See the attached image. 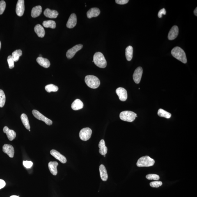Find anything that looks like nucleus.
Returning a JSON list of instances; mask_svg holds the SVG:
<instances>
[{"instance_id": "f257e3e1", "label": "nucleus", "mask_w": 197, "mask_h": 197, "mask_svg": "<svg viewBox=\"0 0 197 197\" xmlns=\"http://www.w3.org/2000/svg\"><path fill=\"white\" fill-rule=\"evenodd\" d=\"M171 54L174 57L182 63L186 64L187 63L186 53L180 47H176L173 48L172 50Z\"/></svg>"}, {"instance_id": "f03ea898", "label": "nucleus", "mask_w": 197, "mask_h": 197, "mask_svg": "<svg viewBox=\"0 0 197 197\" xmlns=\"http://www.w3.org/2000/svg\"><path fill=\"white\" fill-rule=\"evenodd\" d=\"M93 61L95 64L100 68H106L107 65V61L103 54L100 52L96 53L94 55Z\"/></svg>"}, {"instance_id": "7ed1b4c3", "label": "nucleus", "mask_w": 197, "mask_h": 197, "mask_svg": "<svg viewBox=\"0 0 197 197\" xmlns=\"http://www.w3.org/2000/svg\"><path fill=\"white\" fill-rule=\"evenodd\" d=\"M85 81L90 88L96 89L100 86V83L98 78L94 75H87L85 77Z\"/></svg>"}, {"instance_id": "20e7f679", "label": "nucleus", "mask_w": 197, "mask_h": 197, "mask_svg": "<svg viewBox=\"0 0 197 197\" xmlns=\"http://www.w3.org/2000/svg\"><path fill=\"white\" fill-rule=\"evenodd\" d=\"M155 163L154 159L148 156H143L138 159L136 166L140 167H149L153 166Z\"/></svg>"}, {"instance_id": "39448f33", "label": "nucleus", "mask_w": 197, "mask_h": 197, "mask_svg": "<svg viewBox=\"0 0 197 197\" xmlns=\"http://www.w3.org/2000/svg\"><path fill=\"white\" fill-rule=\"evenodd\" d=\"M120 119L123 121L131 122L134 121L137 115L133 112L125 111L120 113Z\"/></svg>"}, {"instance_id": "423d86ee", "label": "nucleus", "mask_w": 197, "mask_h": 197, "mask_svg": "<svg viewBox=\"0 0 197 197\" xmlns=\"http://www.w3.org/2000/svg\"><path fill=\"white\" fill-rule=\"evenodd\" d=\"M92 133V131L90 128H84L81 129L80 132V138L83 141H87L91 137Z\"/></svg>"}, {"instance_id": "0eeeda50", "label": "nucleus", "mask_w": 197, "mask_h": 197, "mask_svg": "<svg viewBox=\"0 0 197 197\" xmlns=\"http://www.w3.org/2000/svg\"><path fill=\"white\" fill-rule=\"evenodd\" d=\"M32 113L34 116L37 119L39 120H42L48 125H51L53 123V122L49 119L47 118L42 113H41L40 112L37 110H34L32 111Z\"/></svg>"}, {"instance_id": "6e6552de", "label": "nucleus", "mask_w": 197, "mask_h": 197, "mask_svg": "<svg viewBox=\"0 0 197 197\" xmlns=\"http://www.w3.org/2000/svg\"><path fill=\"white\" fill-rule=\"evenodd\" d=\"M83 45L82 44H78L74 46L71 48L69 49L66 53V56L68 59H71L74 57L76 52L82 48Z\"/></svg>"}, {"instance_id": "1a4fd4ad", "label": "nucleus", "mask_w": 197, "mask_h": 197, "mask_svg": "<svg viewBox=\"0 0 197 197\" xmlns=\"http://www.w3.org/2000/svg\"><path fill=\"white\" fill-rule=\"evenodd\" d=\"M24 0H18L16 7V12L17 15L21 17L24 15L25 11Z\"/></svg>"}, {"instance_id": "9d476101", "label": "nucleus", "mask_w": 197, "mask_h": 197, "mask_svg": "<svg viewBox=\"0 0 197 197\" xmlns=\"http://www.w3.org/2000/svg\"><path fill=\"white\" fill-rule=\"evenodd\" d=\"M143 74V69L141 67H138L134 71L133 79L136 84H139L141 81L142 74Z\"/></svg>"}, {"instance_id": "9b49d317", "label": "nucleus", "mask_w": 197, "mask_h": 197, "mask_svg": "<svg viewBox=\"0 0 197 197\" xmlns=\"http://www.w3.org/2000/svg\"><path fill=\"white\" fill-rule=\"evenodd\" d=\"M116 93L120 100L124 102L127 100V92L125 88L122 87L118 88L117 89Z\"/></svg>"}, {"instance_id": "f8f14e48", "label": "nucleus", "mask_w": 197, "mask_h": 197, "mask_svg": "<svg viewBox=\"0 0 197 197\" xmlns=\"http://www.w3.org/2000/svg\"><path fill=\"white\" fill-rule=\"evenodd\" d=\"M50 153L51 155L54 156L55 158L57 159L63 164H65L67 162V159L65 156L62 155L57 151L54 149L51 150Z\"/></svg>"}, {"instance_id": "ddd939ff", "label": "nucleus", "mask_w": 197, "mask_h": 197, "mask_svg": "<svg viewBox=\"0 0 197 197\" xmlns=\"http://www.w3.org/2000/svg\"><path fill=\"white\" fill-rule=\"evenodd\" d=\"M77 17L75 14L73 13L71 15L67 24V27L72 29L75 27L77 24Z\"/></svg>"}, {"instance_id": "4468645a", "label": "nucleus", "mask_w": 197, "mask_h": 197, "mask_svg": "<svg viewBox=\"0 0 197 197\" xmlns=\"http://www.w3.org/2000/svg\"><path fill=\"white\" fill-rule=\"evenodd\" d=\"M3 151L10 158H13L15 154V150L11 145L5 144L3 146Z\"/></svg>"}, {"instance_id": "2eb2a0df", "label": "nucleus", "mask_w": 197, "mask_h": 197, "mask_svg": "<svg viewBox=\"0 0 197 197\" xmlns=\"http://www.w3.org/2000/svg\"><path fill=\"white\" fill-rule=\"evenodd\" d=\"M179 34V28L177 26H174L169 33L168 38L170 40H175Z\"/></svg>"}, {"instance_id": "dca6fc26", "label": "nucleus", "mask_w": 197, "mask_h": 197, "mask_svg": "<svg viewBox=\"0 0 197 197\" xmlns=\"http://www.w3.org/2000/svg\"><path fill=\"white\" fill-rule=\"evenodd\" d=\"M3 132L7 135V137L8 139L10 141L15 139L16 136V133L15 131L12 130H10L7 126H5L3 128Z\"/></svg>"}, {"instance_id": "f3484780", "label": "nucleus", "mask_w": 197, "mask_h": 197, "mask_svg": "<svg viewBox=\"0 0 197 197\" xmlns=\"http://www.w3.org/2000/svg\"><path fill=\"white\" fill-rule=\"evenodd\" d=\"M44 15L50 18H56L58 15V12L55 10H51L48 8L44 11Z\"/></svg>"}, {"instance_id": "a211bd4d", "label": "nucleus", "mask_w": 197, "mask_h": 197, "mask_svg": "<svg viewBox=\"0 0 197 197\" xmlns=\"http://www.w3.org/2000/svg\"><path fill=\"white\" fill-rule=\"evenodd\" d=\"M100 10L98 8H90L87 13V17L88 18L98 16L100 15Z\"/></svg>"}, {"instance_id": "6ab92c4d", "label": "nucleus", "mask_w": 197, "mask_h": 197, "mask_svg": "<svg viewBox=\"0 0 197 197\" xmlns=\"http://www.w3.org/2000/svg\"><path fill=\"white\" fill-rule=\"evenodd\" d=\"M37 61L39 65L45 68H48L51 65L50 62L47 58L42 57H38L37 58Z\"/></svg>"}, {"instance_id": "aec40b11", "label": "nucleus", "mask_w": 197, "mask_h": 197, "mask_svg": "<svg viewBox=\"0 0 197 197\" xmlns=\"http://www.w3.org/2000/svg\"><path fill=\"white\" fill-rule=\"evenodd\" d=\"M58 163L56 161L50 162L48 164V167L50 171L53 175L56 176L57 174V166Z\"/></svg>"}, {"instance_id": "412c9836", "label": "nucleus", "mask_w": 197, "mask_h": 197, "mask_svg": "<svg viewBox=\"0 0 197 197\" xmlns=\"http://www.w3.org/2000/svg\"><path fill=\"white\" fill-rule=\"evenodd\" d=\"M99 172L101 179L104 182L107 181L108 177L107 171L103 165H101L99 166Z\"/></svg>"}, {"instance_id": "4be33fe9", "label": "nucleus", "mask_w": 197, "mask_h": 197, "mask_svg": "<svg viewBox=\"0 0 197 197\" xmlns=\"http://www.w3.org/2000/svg\"><path fill=\"white\" fill-rule=\"evenodd\" d=\"M34 29L35 33L39 37L43 38L45 36V30L41 25L40 24L36 25L35 26Z\"/></svg>"}, {"instance_id": "5701e85b", "label": "nucleus", "mask_w": 197, "mask_h": 197, "mask_svg": "<svg viewBox=\"0 0 197 197\" xmlns=\"http://www.w3.org/2000/svg\"><path fill=\"white\" fill-rule=\"evenodd\" d=\"M83 106L84 104L82 101L79 99H76L72 103L71 108L74 110H78L82 109Z\"/></svg>"}, {"instance_id": "b1692460", "label": "nucleus", "mask_w": 197, "mask_h": 197, "mask_svg": "<svg viewBox=\"0 0 197 197\" xmlns=\"http://www.w3.org/2000/svg\"><path fill=\"white\" fill-rule=\"evenodd\" d=\"M99 147L100 148L99 150V152L101 155L104 156L106 155L107 152V148L106 146L105 142L104 140H100L99 144Z\"/></svg>"}, {"instance_id": "393cba45", "label": "nucleus", "mask_w": 197, "mask_h": 197, "mask_svg": "<svg viewBox=\"0 0 197 197\" xmlns=\"http://www.w3.org/2000/svg\"><path fill=\"white\" fill-rule=\"evenodd\" d=\"M42 8L41 6H37L33 8L31 12V15L33 18H36L40 16L42 13Z\"/></svg>"}, {"instance_id": "a878e982", "label": "nucleus", "mask_w": 197, "mask_h": 197, "mask_svg": "<svg viewBox=\"0 0 197 197\" xmlns=\"http://www.w3.org/2000/svg\"><path fill=\"white\" fill-rule=\"evenodd\" d=\"M133 49L132 47L129 46L127 47L125 50V55L127 61H130L132 60L133 56Z\"/></svg>"}, {"instance_id": "bb28decb", "label": "nucleus", "mask_w": 197, "mask_h": 197, "mask_svg": "<svg viewBox=\"0 0 197 197\" xmlns=\"http://www.w3.org/2000/svg\"><path fill=\"white\" fill-rule=\"evenodd\" d=\"M21 118L25 127L28 130H29L31 127H30L29 120L27 115L25 113H22L21 115Z\"/></svg>"}, {"instance_id": "cd10ccee", "label": "nucleus", "mask_w": 197, "mask_h": 197, "mask_svg": "<svg viewBox=\"0 0 197 197\" xmlns=\"http://www.w3.org/2000/svg\"><path fill=\"white\" fill-rule=\"evenodd\" d=\"M43 26L46 28H51L55 29L56 27V24L55 21L52 20H48L44 21Z\"/></svg>"}, {"instance_id": "c85d7f7f", "label": "nucleus", "mask_w": 197, "mask_h": 197, "mask_svg": "<svg viewBox=\"0 0 197 197\" xmlns=\"http://www.w3.org/2000/svg\"><path fill=\"white\" fill-rule=\"evenodd\" d=\"M22 51L20 49L17 50L12 52V57L14 61L17 62L18 61L19 57L22 56Z\"/></svg>"}, {"instance_id": "c756f323", "label": "nucleus", "mask_w": 197, "mask_h": 197, "mask_svg": "<svg viewBox=\"0 0 197 197\" xmlns=\"http://www.w3.org/2000/svg\"><path fill=\"white\" fill-rule=\"evenodd\" d=\"M157 113L159 117H164L167 119L170 118L171 117V113L162 109H159Z\"/></svg>"}, {"instance_id": "7c9ffc66", "label": "nucleus", "mask_w": 197, "mask_h": 197, "mask_svg": "<svg viewBox=\"0 0 197 197\" xmlns=\"http://www.w3.org/2000/svg\"><path fill=\"white\" fill-rule=\"evenodd\" d=\"M45 89L48 93H50L51 92H56L57 91L58 88L57 86L54 84H50L47 85L45 87Z\"/></svg>"}, {"instance_id": "2f4dec72", "label": "nucleus", "mask_w": 197, "mask_h": 197, "mask_svg": "<svg viewBox=\"0 0 197 197\" xmlns=\"http://www.w3.org/2000/svg\"><path fill=\"white\" fill-rule=\"evenodd\" d=\"M6 102V96L4 91L0 90V107L2 108L4 106Z\"/></svg>"}, {"instance_id": "473e14b6", "label": "nucleus", "mask_w": 197, "mask_h": 197, "mask_svg": "<svg viewBox=\"0 0 197 197\" xmlns=\"http://www.w3.org/2000/svg\"><path fill=\"white\" fill-rule=\"evenodd\" d=\"M146 178L149 180H158L159 179L158 175L156 174H149L146 176Z\"/></svg>"}, {"instance_id": "72a5a7b5", "label": "nucleus", "mask_w": 197, "mask_h": 197, "mask_svg": "<svg viewBox=\"0 0 197 197\" xmlns=\"http://www.w3.org/2000/svg\"><path fill=\"white\" fill-rule=\"evenodd\" d=\"M7 61H8L9 68L10 69H12L14 68L15 65H14V61L13 59H12L11 56H9L7 59Z\"/></svg>"}, {"instance_id": "f704fd0d", "label": "nucleus", "mask_w": 197, "mask_h": 197, "mask_svg": "<svg viewBox=\"0 0 197 197\" xmlns=\"http://www.w3.org/2000/svg\"><path fill=\"white\" fill-rule=\"evenodd\" d=\"M163 183L161 181H154L150 183V186L153 188H158L162 185Z\"/></svg>"}, {"instance_id": "c9c22d12", "label": "nucleus", "mask_w": 197, "mask_h": 197, "mask_svg": "<svg viewBox=\"0 0 197 197\" xmlns=\"http://www.w3.org/2000/svg\"><path fill=\"white\" fill-rule=\"evenodd\" d=\"M6 7V3L4 1H0V15H2L5 11Z\"/></svg>"}, {"instance_id": "e433bc0d", "label": "nucleus", "mask_w": 197, "mask_h": 197, "mask_svg": "<svg viewBox=\"0 0 197 197\" xmlns=\"http://www.w3.org/2000/svg\"><path fill=\"white\" fill-rule=\"evenodd\" d=\"M23 163L24 166L26 168H31L33 165V163L31 161H24Z\"/></svg>"}, {"instance_id": "4c0bfd02", "label": "nucleus", "mask_w": 197, "mask_h": 197, "mask_svg": "<svg viewBox=\"0 0 197 197\" xmlns=\"http://www.w3.org/2000/svg\"><path fill=\"white\" fill-rule=\"evenodd\" d=\"M166 11L164 8H163L162 9L159 11V12L158 15V16L159 18H161L162 17L163 15H166Z\"/></svg>"}, {"instance_id": "58836bf2", "label": "nucleus", "mask_w": 197, "mask_h": 197, "mask_svg": "<svg viewBox=\"0 0 197 197\" xmlns=\"http://www.w3.org/2000/svg\"><path fill=\"white\" fill-rule=\"evenodd\" d=\"M128 0H116L115 2L119 5H125L128 3Z\"/></svg>"}, {"instance_id": "ea45409f", "label": "nucleus", "mask_w": 197, "mask_h": 197, "mask_svg": "<svg viewBox=\"0 0 197 197\" xmlns=\"http://www.w3.org/2000/svg\"><path fill=\"white\" fill-rule=\"evenodd\" d=\"M6 186V182L5 181L2 179H0V189L4 188Z\"/></svg>"}, {"instance_id": "a19ab883", "label": "nucleus", "mask_w": 197, "mask_h": 197, "mask_svg": "<svg viewBox=\"0 0 197 197\" xmlns=\"http://www.w3.org/2000/svg\"><path fill=\"white\" fill-rule=\"evenodd\" d=\"M194 15L197 16V8H196L194 10Z\"/></svg>"}, {"instance_id": "79ce46f5", "label": "nucleus", "mask_w": 197, "mask_h": 197, "mask_svg": "<svg viewBox=\"0 0 197 197\" xmlns=\"http://www.w3.org/2000/svg\"><path fill=\"white\" fill-rule=\"evenodd\" d=\"M10 197H19L18 196H16V195H12V196H11Z\"/></svg>"}, {"instance_id": "37998d69", "label": "nucleus", "mask_w": 197, "mask_h": 197, "mask_svg": "<svg viewBox=\"0 0 197 197\" xmlns=\"http://www.w3.org/2000/svg\"><path fill=\"white\" fill-rule=\"evenodd\" d=\"M1 41H0V50L1 49Z\"/></svg>"}, {"instance_id": "c03bdc74", "label": "nucleus", "mask_w": 197, "mask_h": 197, "mask_svg": "<svg viewBox=\"0 0 197 197\" xmlns=\"http://www.w3.org/2000/svg\"><path fill=\"white\" fill-rule=\"evenodd\" d=\"M39 57H42V56L41 55V54H40V55H39Z\"/></svg>"}, {"instance_id": "a18cd8bd", "label": "nucleus", "mask_w": 197, "mask_h": 197, "mask_svg": "<svg viewBox=\"0 0 197 197\" xmlns=\"http://www.w3.org/2000/svg\"><path fill=\"white\" fill-rule=\"evenodd\" d=\"M104 157H106V155H104Z\"/></svg>"}, {"instance_id": "49530a36", "label": "nucleus", "mask_w": 197, "mask_h": 197, "mask_svg": "<svg viewBox=\"0 0 197 197\" xmlns=\"http://www.w3.org/2000/svg\"><path fill=\"white\" fill-rule=\"evenodd\" d=\"M29 130V131H31V130H30V129Z\"/></svg>"}]
</instances>
